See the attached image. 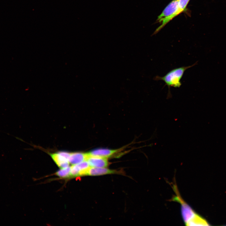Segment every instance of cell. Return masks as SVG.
<instances>
[{
  "label": "cell",
  "mask_w": 226,
  "mask_h": 226,
  "mask_svg": "<svg viewBox=\"0 0 226 226\" xmlns=\"http://www.w3.org/2000/svg\"><path fill=\"white\" fill-rule=\"evenodd\" d=\"M179 0H173L165 7L157 18L161 25L155 30L153 35L157 33L174 18L181 13L179 6Z\"/></svg>",
  "instance_id": "cell-3"
},
{
  "label": "cell",
  "mask_w": 226,
  "mask_h": 226,
  "mask_svg": "<svg viewBox=\"0 0 226 226\" xmlns=\"http://www.w3.org/2000/svg\"><path fill=\"white\" fill-rule=\"evenodd\" d=\"M71 167L61 168L56 173V174L58 176L62 178H67L71 176Z\"/></svg>",
  "instance_id": "cell-10"
},
{
  "label": "cell",
  "mask_w": 226,
  "mask_h": 226,
  "mask_svg": "<svg viewBox=\"0 0 226 226\" xmlns=\"http://www.w3.org/2000/svg\"><path fill=\"white\" fill-rule=\"evenodd\" d=\"M190 0H179V6L181 12H183L186 10L187 6Z\"/></svg>",
  "instance_id": "cell-11"
},
{
  "label": "cell",
  "mask_w": 226,
  "mask_h": 226,
  "mask_svg": "<svg viewBox=\"0 0 226 226\" xmlns=\"http://www.w3.org/2000/svg\"><path fill=\"white\" fill-rule=\"evenodd\" d=\"M70 153L66 152L61 151L51 154V157L59 167L61 168H64L69 166Z\"/></svg>",
  "instance_id": "cell-4"
},
{
  "label": "cell",
  "mask_w": 226,
  "mask_h": 226,
  "mask_svg": "<svg viewBox=\"0 0 226 226\" xmlns=\"http://www.w3.org/2000/svg\"><path fill=\"white\" fill-rule=\"evenodd\" d=\"M118 173L117 171L110 169L106 167H90L88 170L86 175L99 176L107 174Z\"/></svg>",
  "instance_id": "cell-8"
},
{
  "label": "cell",
  "mask_w": 226,
  "mask_h": 226,
  "mask_svg": "<svg viewBox=\"0 0 226 226\" xmlns=\"http://www.w3.org/2000/svg\"><path fill=\"white\" fill-rule=\"evenodd\" d=\"M89 156L88 153L75 152L71 153L69 161L73 165L76 164L86 161Z\"/></svg>",
  "instance_id": "cell-9"
},
{
  "label": "cell",
  "mask_w": 226,
  "mask_h": 226,
  "mask_svg": "<svg viewBox=\"0 0 226 226\" xmlns=\"http://www.w3.org/2000/svg\"><path fill=\"white\" fill-rule=\"evenodd\" d=\"M86 161L90 167H107L109 164L108 158L102 157L89 155Z\"/></svg>",
  "instance_id": "cell-6"
},
{
  "label": "cell",
  "mask_w": 226,
  "mask_h": 226,
  "mask_svg": "<svg viewBox=\"0 0 226 226\" xmlns=\"http://www.w3.org/2000/svg\"><path fill=\"white\" fill-rule=\"evenodd\" d=\"M172 188L175 193L170 200L178 202L180 204L181 213L184 222L186 226H206L209 224L206 220L187 203L182 198L175 183L173 184Z\"/></svg>",
  "instance_id": "cell-1"
},
{
  "label": "cell",
  "mask_w": 226,
  "mask_h": 226,
  "mask_svg": "<svg viewBox=\"0 0 226 226\" xmlns=\"http://www.w3.org/2000/svg\"><path fill=\"white\" fill-rule=\"evenodd\" d=\"M90 167L86 160L73 165L71 167V176L76 177L86 175L87 171Z\"/></svg>",
  "instance_id": "cell-5"
},
{
  "label": "cell",
  "mask_w": 226,
  "mask_h": 226,
  "mask_svg": "<svg viewBox=\"0 0 226 226\" xmlns=\"http://www.w3.org/2000/svg\"><path fill=\"white\" fill-rule=\"evenodd\" d=\"M196 64L189 66H183L174 68L170 71L163 77L158 76L154 78L156 80H162L164 82L166 85L168 86L170 91V87L179 88L181 85L180 80L185 72L187 69L190 68Z\"/></svg>",
  "instance_id": "cell-2"
},
{
  "label": "cell",
  "mask_w": 226,
  "mask_h": 226,
  "mask_svg": "<svg viewBox=\"0 0 226 226\" xmlns=\"http://www.w3.org/2000/svg\"><path fill=\"white\" fill-rule=\"evenodd\" d=\"M120 151L119 149H112L99 148L94 150L88 153L89 156L109 158L113 156Z\"/></svg>",
  "instance_id": "cell-7"
}]
</instances>
